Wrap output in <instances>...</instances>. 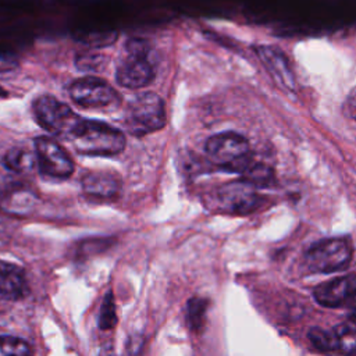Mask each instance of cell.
<instances>
[{"label": "cell", "instance_id": "obj_1", "mask_svg": "<svg viewBox=\"0 0 356 356\" xmlns=\"http://www.w3.org/2000/svg\"><path fill=\"white\" fill-rule=\"evenodd\" d=\"M70 143L86 156H115L125 147L124 134L102 121L82 120Z\"/></svg>", "mask_w": 356, "mask_h": 356}, {"label": "cell", "instance_id": "obj_2", "mask_svg": "<svg viewBox=\"0 0 356 356\" xmlns=\"http://www.w3.org/2000/svg\"><path fill=\"white\" fill-rule=\"evenodd\" d=\"M154 78V65L152 61L150 43L145 39H129L125 43L124 56L121 57L115 79L129 89H139L149 85Z\"/></svg>", "mask_w": 356, "mask_h": 356}, {"label": "cell", "instance_id": "obj_3", "mask_svg": "<svg viewBox=\"0 0 356 356\" xmlns=\"http://www.w3.org/2000/svg\"><path fill=\"white\" fill-rule=\"evenodd\" d=\"M124 128L134 136H145L165 125V108L161 97L153 92L135 96L125 107Z\"/></svg>", "mask_w": 356, "mask_h": 356}, {"label": "cell", "instance_id": "obj_4", "mask_svg": "<svg viewBox=\"0 0 356 356\" xmlns=\"http://www.w3.org/2000/svg\"><path fill=\"white\" fill-rule=\"evenodd\" d=\"M32 111L42 128L68 142L72 139L82 122V118L75 114L70 106L50 95H43L35 99L32 103Z\"/></svg>", "mask_w": 356, "mask_h": 356}, {"label": "cell", "instance_id": "obj_5", "mask_svg": "<svg viewBox=\"0 0 356 356\" xmlns=\"http://www.w3.org/2000/svg\"><path fill=\"white\" fill-rule=\"evenodd\" d=\"M70 96L75 104L88 110L113 111L121 103L120 93L104 79L83 76L70 86Z\"/></svg>", "mask_w": 356, "mask_h": 356}, {"label": "cell", "instance_id": "obj_6", "mask_svg": "<svg viewBox=\"0 0 356 356\" xmlns=\"http://www.w3.org/2000/svg\"><path fill=\"white\" fill-rule=\"evenodd\" d=\"M209 159L224 168L241 171L249 161V142L241 134L228 131L210 136L204 143Z\"/></svg>", "mask_w": 356, "mask_h": 356}, {"label": "cell", "instance_id": "obj_7", "mask_svg": "<svg viewBox=\"0 0 356 356\" xmlns=\"http://www.w3.org/2000/svg\"><path fill=\"white\" fill-rule=\"evenodd\" d=\"M36 168L49 179H65L74 172V161L68 152L50 136H38L33 140Z\"/></svg>", "mask_w": 356, "mask_h": 356}, {"label": "cell", "instance_id": "obj_8", "mask_svg": "<svg viewBox=\"0 0 356 356\" xmlns=\"http://www.w3.org/2000/svg\"><path fill=\"white\" fill-rule=\"evenodd\" d=\"M352 248L346 239L330 238L314 243L306 252V264L314 273H334L349 264Z\"/></svg>", "mask_w": 356, "mask_h": 356}, {"label": "cell", "instance_id": "obj_9", "mask_svg": "<svg viewBox=\"0 0 356 356\" xmlns=\"http://www.w3.org/2000/svg\"><path fill=\"white\" fill-rule=\"evenodd\" d=\"M214 197L218 209L232 214H246L261 204V197L254 191V185L245 179L220 186Z\"/></svg>", "mask_w": 356, "mask_h": 356}, {"label": "cell", "instance_id": "obj_10", "mask_svg": "<svg viewBox=\"0 0 356 356\" xmlns=\"http://www.w3.org/2000/svg\"><path fill=\"white\" fill-rule=\"evenodd\" d=\"M256 51L274 82L284 90H295L296 79L284 51L270 44H261L256 49Z\"/></svg>", "mask_w": 356, "mask_h": 356}, {"label": "cell", "instance_id": "obj_11", "mask_svg": "<svg viewBox=\"0 0 356 356\" xmlns=\"http://www.w3.org/2000/svg\"><path fill=\"white\" fill-rule=\"evenodd\" d=\"M81 186L88 197L95 200H111L115 199L121 191V179L111 171H86L81 178Z\"/></svg>", "mask_w": 356, "mask_h": 356}, {"label": "cell", "instance_id": "obj_12", "mask_svg": "<svg viewBox=\"0 0 356 356\" xmlns=\"http://www.w3.org/2000/svg\"><path fill=\"white\" fill-rule=\"evenodd\" d=\"M38 202L36 193L21 184L6 186L0 191V210L13 216L29 214Z\"/></svg>", "mask_w": 356, "mask_h": 356}, {"label": "cell", "instance_id": "obj_13", "mask_svg": "<svg viewBox=\"0 0 356 356\" xmlns=\"http://www.w3.org/2000/svg\"><path fill=\"white\" fill-rule=\"evenodd\" d=\"M28 292L25 273L21 267L0 260V300H18Z\"/></svg>", "mask_w": 356, "mask_h": 356}, {"label": "cell", "instance_id": "obj_14", "mask_svg": "<svg viewBox=\"0 0 356 356\" xmlns=\"http://www.w3.org/2000/svg\"><path fill=\"white\" fill-rule=\"evenodd\" d=\"M355 295V288L350 275L339 277L318 285L314 291V298L317 303L325 307H337L346 302Z\"/></svg>", "mask_w": 356, "mask_h": 356}, {"label": "cell", "instance_id": "obj_15", "mask_svg": "<svg viewBox=\"0 0 356 356\" xmlns=\"http://www.w3.org/2000/svg\"><path fill=\"white\" fill-rule=\"evenodd\" d=\"M3 164L14 172H29L36 168L35 150L26 146L11 147L3 157Z\"/></svg>", "mask_w": 356, "mask_h": 356}, {"label": "cell", "instance_id": "obj_16", "mask_svg": "<svg viewBox=\"0 0 356 356\" xmlns=\"http://www.w3.org/2000/svg\"><path fill=\"white\" fill-rule=\"evenodd\" d=\"M337 346L339 353L350 356L356 352V324L349 318L348 321L337 325L334 330Z\"/></svg>", "mask_w": 356, "mask_h": 356}, {"label": "cell", "instance_id": "obj_17", "mask_svg": "<svg viewBox=\"0 0 356 356\" xmlns=\"http://www.w3.org/2000/svg\"><path fill=\"white\" fill-rule=\"evenodd\" d=\"M207 312V300L202 298H192L186 307V321L193 331H200L204 325Z\"/></svg>", "mask_w": 356, "mask_h": 356}, {"label": "cell", "instance_id": "obj_18", "mask_svg": "<svg viewBox=\"0 0 356 356\" xmlns=\"http://www.w3.org/2000/svg\"><path fill=\"white\" fill-rule=\"evenodd\" d=\"M31 345L17 337L0 335V356H32Z\"/></svg>", "mask_w": 356, "mask_h": 356}, {"label": "cell", "instance_id": "obj_19", "mask_svg": "<svg viewBox=\"0 0 356 356\" xmlns=\"http://www.w3.org/2000/svg\"><path fill=\"white\" fill-rule=\"evenodd\" d=\"M309 341L313 343V346L316 349H318L320 352H337L338 346H337V338L334 331H325L321 328H312L309 330L307 334Z\"/></svg>", "mask_w": 356, "mask_h": 356}, {"label": "cell", "instance_id": "obj_20", "mask_svg": "<svg viewBox=\"0 0 356 356\" xmlns=\"http://www.w3.org/2000/svg\"><path fill=\"white\" fill-rule=\"evenodd\" d=\"M99 324L102 330H110L117 324V313H115V303L113 299L111 292H108L104 296L102 310H100V317H99Z\"/></svg>", "mask_w": 356, "mask_h": 356}, {"label": "cell", "instance_id": "obj_21", "mask_svg": "<svg viewBox=\"0 0 356 356\" xmlns=\"http://www.w3.org/2000/svg\"><path fill=\"white\" fill-rule=\"evenodd\" d=\"M342 113L346 118L356 121V89H353L342 104Z\"/></svg>", "mask_w": 356, "mask_h": 356}, {"label": "cell", "instance_id": "obj_22", "mask_svg": "<svg viewBox=\"0 0 356 356\" xmlns=\"http://www.w3.org/2000/svg\"><path fill=\"white\" fill-rule=\"evenodd\" d=\"M355 324H356V305L353 306V309H352V313H350V317H349Z\"/></svg>", "mask_w": 356, "mask_h": 356}, {"label": "cell", "instance_id": "obj_23", "mask_svg": "<svg viewBox=\"0 0 356 356\" xmlns=\"http://www.w3.org/2000/svg\"><path fill=\"white\" fill-rule=\"evenodd\" d=\"M8 96V93H7V90H4L1 86H0V100H3V99H6Z\"/></svg>", "mask_w": 356, "mask_h": 356}, {"label": "cell", "instance_id": "obj_24", "mask_svg": "<svg viewBox=\"0 0 356 356\" xmlns=\"http://www.w3.org/2000/svg\"><path fill=\"white\" fill-rule=\"evenodd\" d=\"M349 275H350V280H352V284H353V288H355V295H356V273L349 274Z\"/></svg>", "mask_w": 356, "mask_h": 356}]
</instances>
